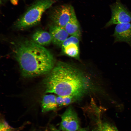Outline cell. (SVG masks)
<instances>
[{
    "label": "cell",
    "mask_w": 131,
    "mask_h": 131,
    "mask_svg": "<svg viewBox=\"0 0 131 131\" xmlns=\"http://www.w3.org/2000/svg\"><path fill=\"white\" fill-rule=\"evenodd\" d=\"M44 83L46 93L73 97L77 100L91 91L93 86L91 79L82 71L62 62L48 74Z\"/></svg>",
    "instance_id": "1"
},
{
    "label": "cell",
    "mask_w": 131,
    "mask_h": 131,
    "mask_svg": "<svg viewBox=\"0 0 131 131\" xmlns=\"http://www.w3.org/2000/svg\"><path fill=\"white\" fill-rule=\"evenodd\" d=\"M13 44L14 54L24 77H31L48 74L54 67L53 55L43 46L28 40Z\"/></svg>",
    "instance_id": "2"
},
{
    "label": "cell",
    "mask_w": 131,
    "mask_h": 131,
    "mask_svg": "<svg viewBox=\"0 0 131 131\" xmlns=\"http://www.w3.org/2000/svg\"><path fill=\"white\" fill-rule=\"evenodd\" d=\"M55 0H36L16 22V28L23 30L37 24L43 12L55 2Z\"/></svg>",
    "instance_id": "3"
},
{
    "label": "cell",
    "mask_w": 131,
    "mask_h": 131,
    "mask_svg": "<svg viewBox=\"0 0 131 131\" xmlns=\"http://www.w3.org/2000/svg\"><path fill=\"white\" fill-rule=\"evenodd\" d=\"M112 14L109 20L106 24V28L114 25L130 23L131 21V12L121 2L120 0L110 6Z\"/></svg>",
    "instance_id": "4"
},
{
    "label": "cell",
    "mask_w": 131,
    "mask_h": 131,
    "mask_svg": "<svg viewBox=\"0 0 131 131\" xmlns=\"http://www.w3.org/2000/svg\"><path fill=\"white\" fill-rule=\"evenodd\" d=\"M74 12L72 6L64 4L52 8L50 10L49 17L54 25L64 28Z\"/></svg>",
    "instance_id": "5"
},
{
    "label": "cell",
    "mask_w": 131,
    "mask_h": 131,
    "mask_svg": "<svg viewBox=\"0 0 131 131\" xmlns=\"http://www.w3.org/2000/svg\"><path fill=\"white\" fill-rule=\"evenodd\" d=\"M60 128L62 131H77L79 129L78 115L72 106H69L62 115Z\"/></svg>",
    "instance_id": "6"
},
{
    "label": "cell",
    "mask_w": 131,
    "mask_h": 131,
    "mask_svg": "<svg viewBox=\"0 0 131 131\" xmlns=\"http://www.w3.org/2000/svg\"><path fill=\"white\" fill-rule=\"evenodd\" d=\"M79 39L73 36L68 37L63 42L61 46L63 53L66 56L79 59Z\"/></svg>",
    "instance_id": "7"
},
{
    "label": "cell",
    "mask_w": 131,
    "mask_h": 131,
    "mask_svg": "<svg viewBox=\"0 0 131 131\" xmlns=\"http://www.w3.org/2000/svg\"><path fill=\"white\" fill-rule=\"evenodd\" d=\"M113 36L114 38V43L124 42L131 47V23L117 25Z\"/></svg>",
    "instance_id": "8"
},
{
    "label": "cell",
    "mask_w": 131,
    "mask_h": 131,
    "mask_svg": "<svg viewBox=\"0 0 131 131\" xmlns=\"http://www.w3.org/2000/svg\"><path fill=\"white\" fill-rule=\"evenodd\" d=\"M49 31L52 42L58 46H61L69 35L64 28L54 24L50 26Z\"/></svg>",
    "instance_id": "9"
},
{
    "label": "cell",
    "mask_w": 131,
    "mask_h": 131,
    "mask_svg": "<svg viewBox=\"0 0 131 131\" xmlns=\"http://www.w3.org/2000/svg\"><path fill=\"white\" fill-rule=\"evenodd\" d=\"M64 28L69 35L79 39L80 38L81 33L80 26L75 12L73 13Z\"/></svg>",
    "instance_id": "10"
},
{
    "label": "cell",
    "mask_w": 131,
    "mask_h": 131,
    "mask_svg": "<svg viewBox=\"0 0 131 131\" xmlns=\"http://www.w3.org/2000/svg\"><path fill=\"white\" fill-rule=\"evenodd\" d=\"M32 39L35 43L43 46L48 45L52 42L49 33L42 30L35 32L32 36Z\"/></svg>",
    "instance_id": "11"
},
{
    "label": "cell",
    "mask_w": 131,
    "mask_h": 131,
    "mask_svg": "<svg viewBox=\"0 0 131 131\" xmlns=\"http://www.w3.org/2000/svg\"><path fill=\"white\" fill-rule=\"evenodd\" d=\"M41 106L43 112L56 109L58 106L56 101V97L52 94L44 95L41 101Z\"/></svg>",
    "instance_id": "12"
},
{
    "label": "cell",
    "mask_w": 131,
    "mask_h": 131,
    "mask_svg": "<svg viewBox=\"0 0 131 131\" xmlns=\"http://www.w3.org/2000/svg\"><path fill=\"white\" fill-rule=\"evenodd\" d=\"M77 100L74 97L70 96H57L56 101L57 106H63L69 105Z\"/></svg>",
    "instance_id": "13"
},
{
    "label": "cell",
    "mask_w": 131,
    "mask_h": 131,
    "mask_svg": "<svg viewBox=\"0 0 131 131\" xmlns=\"http://www.w3.org/2000/svg\"><path fill=\"white\" fill-rule=\"evenodd\" d=\"M98 125L99 131H119L115 127L107 122H101Z\"/></svg>",
    "instance_id": "14"
},
{
    "label": "cell",
    "mask_w": 131,
    "mask_h": 131,
    "mask_svg": "<svg viewBox=\"0 0 131 131\" xmlns=\"http://www.w3.org/2000/svg\"><path fill=\"white\" fill-rule=\"evenodd\" d=\"M14 130L5 121H2L0 122V131H14Z\"/></svg>",
    "instance_id": "15"
},
{
    "label": "cell",
    "mask_w": 131,
    "mask_h": 131,
    "mask_svg": "<svg viewBox=\"0 0 131 131\" xmlns=\"http://www.w3.org/2000/svg\"><path fill=\"white\" fill-rule=\"evenodd\" d=\"M50 131H60L56 128L53 126H51L50 127Z\"/></svg>",
    "instance_id": "16"
},
{
    "label": "cell",
    "mask_w": 131,
    "mask_h": 131,
    "mask_svg": "<svg viewBox=\"0 0 131 131\" xmlns=\"http://www.w3.org/2000/svg\"><path fill=\"white\" fill-rule=\"evenodd\" d=\"M79 131H88L87 128H83L80 129Z\"/></svg>",
    "instance_id": "17"
},
{
    "label": "cell",
    "mask_w": 131,
    "mask_h": 131,
    "mask_svg": "<svg viewBox=\"0 0 131 131\" xmlns=\"http://www.w3.org/2000/svg\"></svg>",
    "instance_id": "18"
}]
</instances>
